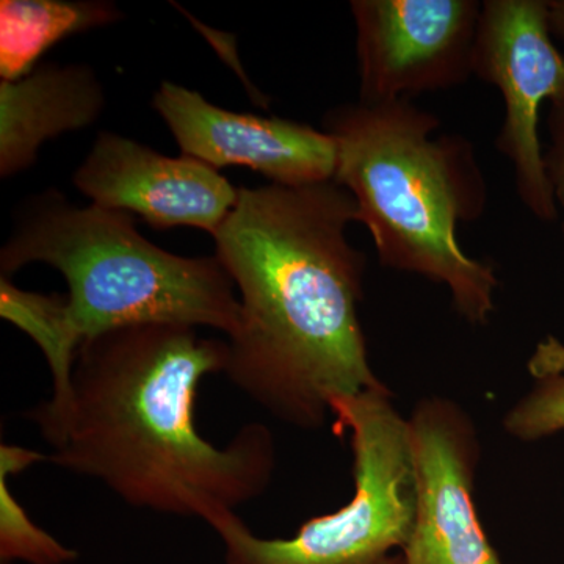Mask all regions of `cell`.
I'll list each match as a JSON object with an SVG mask.
<instances>
[{
  "label": "cell",
  "mask_w": 564,
  "mask_h": 564,
  "mask_svg": "<svg viewBox=\"0 0 564 564\" xmlns=\"http://www.w3.org/2000/svg\"><path fill=\"white\" fill-rule=\"evenodd\" d=\"M226 364V340L193 326L111 329L80 344L68 406L29 421L51 445L47 462L101 481L133 508L210 525L261 497L276 467L263 423H247L225 447L199 433V388Z\"/></svg>",
  "instance_id": "obj_1"
},
{
  "label": "cell",
  "mask_w": 564,
  "mask_h": 564,
  "mask_svg": "<svg viewBox=\"0 0 564 564\" xmlns=\"http://www.w3.org/2000/svg\"><path fill=\"white\" fill-rule=\"evenodd\" d=\"M352 223L358 207L337 182L269 184L239 188L214 234L240 302L225 375L296 429H321L334 399L381 384L359 321L367 259L348 240Z\"/></svg>",
  "instance_id": "obj_2"
},
{
  "label": "cell",
  "mask_w": 564,
  "mask_h": 564,
  "mask_svg": "<svg viewBox=\"0 0 564 564\" xmlns=\"http://www.w3.org/2000/svg\"><path fill=\"white\" fill-rule=\"evenodd\" d=\"M441 121L411 99L344 104L323 118L336 144V176L355 199L381 265L451 292L456 313L475 326L496 311L491 263L463 251L458 226L484 217L488 184L474 144L437 133Z\"/></svg>",
  "instance_id": "obj_3"
},
{
  "label": "cell",
  "mask_w": 564,
  "mask_h": 564,
  "mask_svg": "<svg viewBox=\"0 0 564 564\" xmlns=\"http://www.w3.org/2000/svg\"><path fill=\"white\" fill-rule=\"evenodd\" d=\"M32 262L54 267L68 284L62 325L74 351L90 337L147 323L228 337L239 328V295L220 261L162 250L126 212L79 207L54 191L33 196L0 251V272L10 278Z\"/></svg>",
  "instance_id": "obj_4"
},
{
  "label": "cell",
  "mask_w": 564,
  "mask_h": 564,
  "mask_svg": "<svg viewBox=\"0 0 564 564\" xmlns=\"http://www.w3.org/2000/svg\"><path fill=\"white\" fill-rule=\"evenodd\" d=\"M337 434H348L355 492L334 513L310 519L292 538L256 536L237 513L209 525L228 564H384L403 549L417 508L408 419L381 383L329 403Z\"/></svg>",
  "instance_id": "obj_5"
},
{
  "label": "cell",
  "mask_w": 564,
  "mask_h": 564,
  "mask_svg": "<svg viewBox=\"0 0 564 564\" xmlns=\"http://www.w3.org/2000/svg\"><path fill=\"white\" fill-rule=\"evenodd\" d=\"M551 31L549 3L486 0L473 62L474 76L502 95L496 148L513 165L519 198L541 220L555 217V204L538 133L540 107L547 99L564 101V58Z\"/></svg>",
  "instance_id": "obj_6"
},
{
  "label": "cell",
  "mask_w": 564,
  "mask_h": 564,
  "mask_svg": "<svg viewBox=\"0 0 564 564\" xmlns=\"http://www.w3.org/2000/svg\"><path fill=\"white\" fill-rule=\"evenodd\" d=\"M359 101L451 90L474 76L477 0H352Z\"/></svg>",
  "instance_id": "obj_7"
},
{
  "label": "cell",
  "mask_w": 564,
  "mask_h": 564,
  "mask_svg": "<svg viewBox=\"0 0 564 564\" xmlns=\"http://www.w3.org/2000/svg\"><path fill=\"white\" fill-rule=\"evenodd\" d=\"M408 425L417 508L404 564H503L475 505L480 440L470 415L447 397H423Z\"/></svg>",
  "instance_id": "obj_8"
},
{
  "label": "cell",
  "mask_w": 564,
  "mask_h": 564,
  "mask_svg": "<svg viewBox=\"0 0 564 564\" xmlns=\"http://www.w3.org/2000/svg\"><path fill=\"white\" fill-rule=\"evenodd\" d=\"M152 107L182 154L214 169L247 166L282 187L323 184L336 176V144L313 126L221 109L173 82H163Z\"/></svg>",
  "instance_id": "obj_9"
},
{
  "label": "cell",
  "mask_w": 564,
  "mask_h": 564,
  "mask_svg": "<svg viewBox=\"0 0 564 564\" xmlns=\"http://www.w3.org/2000/svg\"><path fill=\"white\" fill-rule=\"evenodd\" d=\"M73 182L104 209L140 215L155 229L191 226L212 236L239 199V188L214 166L111 132L99 133Z\"/></svg>",
  "instance_id": "obj_10"
},
{
  "label": "cell",
  "mask_w": 564,
  "mask_h": 564,
  "mask_svg": "<svg viewBox=\"0 0 564 564\" xmlns=\"http://www.w3.org/2000/svg\"><path fill=\"white\" fill-rule=\"evenodd\" d=\"M106 96L87 66L44 65L20 80L0 82V176L25 172L44 141L88 128Z\"/></svg>",
  "instance_id": "obj_11"
},
{
  "label": "cell",
  "mask_w": 564,
  "mask_h": 564,
  "mask_svg": "<svg viewBox=\"0 0 564 564\" xmlns=\"http://www.w3.org/2000/svg\"><path fill=\"white\" fill-rule=\"evenodd\" d=\"M110 2L2 0L0 2V76L20 80L35 69L44 52L76 33L121 21Z\"/></svg>",
  "instance_id": "obj_12"
},
{
  "label": "cell",
  "mask_w": 564,
  "mask_h": 564,
  "mask_svg": "<svg viewBox=\"0 0 564 564\" xmlns=\"http://www.w3.org/2000/svg\"><path fill=\"white\" fill-rule=\"evenodd\" d=\"M17 470L0 464V560L2 564H70L77 552L55 540L29 518L28 511L10 488Z\"/></svg>",
  "instance_id": "obj_13"
},
{
  "label": "cell",
  "mask_w": 564,
  "mask_h": 564,
  "mask_svg": "<svg viewBox=\"0 0 564 564\" xmlns=\"http://www.w3.org/2000/svg\"><path fill=\"white\" fill-rule=\"evenodd\" d=\"M534 383L503 417L508 436L524 443L564 432V375L532 362Z\"/></svg>",
  "instance_id": "obj_14"
},
{
  "label": "cell",
  "mask_w": 564,
  "mask_h": 564,
  "mask_svg": "<svg viewBox=\"0 0 564 564\" xmlns=\"http://www.w3.org/2000/svg\"><path fill=\"white\" fill-rule=\"evenodd\" d=\"M555 104V148L551 162H545V172H551L554 195L558 196L564 206V101Z\"/></svg>",
  "instance_id": "obj_15"
},
{
  "label": "cell",
  "mask_w": 564,
  "mask_h": 564,
  "mask_svg": "<svg viewBox=\"0 0 564 564\" xmlns=\"http://www.w3.org/2000/svg\"><path fill=\"white\" fill-rule=\"evenodd\" d=\"M549 21L552 31L558 33L564 40V0L549 3Z\"/></svg>",
  "instance_id": "obj_16"
},
{
  "label": "cell",
  "mask_w": 564,
  "mask_h": 564,
  "mask_svg": "<svg viewBox=\"0 0 564 564\" xmlns=\"http://www.w3.org/2000/svg\"><path fill=\"white\" fill-rule=\"evenodd\" d=\"M384 564H404L403 562V556L402 555H399V556H391V558L388 560V562H386Z\"/></svg>",
  "instance_id": "obj_17"
}]
</instances>
